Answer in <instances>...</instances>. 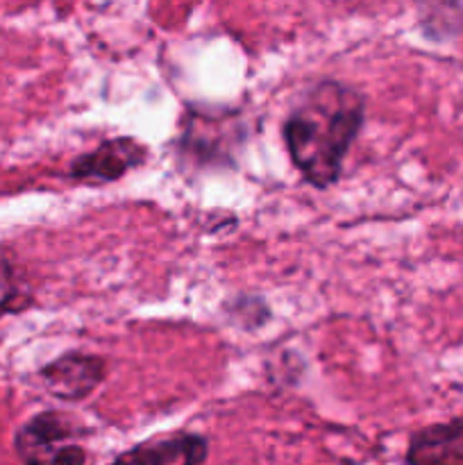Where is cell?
I'll return each instance as SVG.
<instances>
[{"mask_svg":"<svg viewBox=\"0 0 463 465\" xmlns=\"http://www.w3.org/2000/svg\"><path fill=\"white\" fill-rule=\"evenodd\" d=\"M363 123V98L340 82H320L291 112L284 139L291 159L318 189L331 186Z\"/></svg>","mask_w":463,"mask_h":465,"instance_id":"cell-1","label":"cell"},{"mask_svg":"<svg viewBox=\"0 0 463 465\" xmlns=\"http://www.w3.org/2000/svg\"><path fill=\"white\" fill-rule=\"evenodd\" d=\"M14 445L23 465H94L86 430L62 411H44L27 420Z\"/></svg>","mask_w":463,"mask_h":465,"instance_id":"cell-2","label":"cell"},{"mask_svg":"<svg viewBox=\"0 0 463 465\" xmlns=\"http://www.w3.org/2000/svg\"><path fill=\"white\" fill-rule=\"evenodd\" d=\"M104 372L107 368L100 357L71 352L45 366L41 371V380L53 395L68 402H77L98 389L100 381L104 380Z\"/></svg>","mask_w":463,"mask_h":465,"instance_id":"cell-3","label":"cell"},{"mask_svg":"<svg viewBox=\"0 0 463 465\" xmlns=\"http://www.w3.org/2000/svg\"><path fill=\"white\" fill-rule=\"evenodd\" d=\"M145 159L143 143L134 139H112L89 154H82L73 162L71 175L86 182H116L132 168L141 166Z\"/></svg>","mask_w":463,"mask_h":465,"instance_id":"cell-4","label":"cell"},{"mask_svg":"<svg viewBox=\"0 0 463 465\" xmlns=\"http://www.w3.org/2000/svg\"><path fill=\"white\" fill-rule=\"evenodd\" d=\"M209 443L198 434H171L150 439L121 454L112 465H202Z\"/></svg>","mask_w":463,"mask_h":465,"instance_id":"cell-5","label":"cell"},{"mask_svg":"<svg viewBox=\"0 0 463 465\" xmlns=\"http://www.w3.org/2000/svg\"><path fill=\"white\" fill-rule=\"evenodd\" d=\"M409 465H463V418L425 427L411 439Z\"/></svg>","mask_w":463,"mask_h":465,"instance_id":"cell-6","label":"cell"},{"mask_svg":"<svg viewBox=\"0 0 463 465\" xmlns=\"http://www.w3.org/2000/svg\"><path fill=\"white\" fill-rule=\"evenodd\" d=\"M23 304V289L18 282L16 271H14L12 259L7 257L3 248H0V313L14 312Z\"/></svg>","mask_w":463,"mask_h":465,"instance_id":"cell-7","label":"cell"}]
</instances>
